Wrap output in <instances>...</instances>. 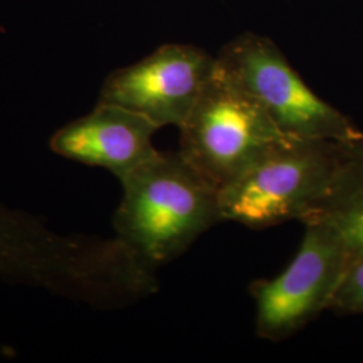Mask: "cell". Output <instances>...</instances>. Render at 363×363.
Returning a JSON list of instances; mask_svg holds the SVG:
<instances>
[{
	"label": "cell",
	"instance_id": "6da1fadb",
	"mask_svg": "<svg viewBox=\"0 0 363 363\" xmlns=\"http://www.w3.org/2000/svg\"><path fill=\"white\" fill-rule=\"evenodd\" d=\"M116 237L151 268L182 256L222 222L220 191L177 152L157 151L123 181Z\"/></svg>",
	"mask_w": 363,
	"mask_h": 363
},
{
	"label": "cell",
	"instance_id": "8992f818",
	"mask_svg": "<svg viewBox=\"0 0 363 363\" xmlns=\"http://www.w3.org/2000/svg\"><path fill=\"white\" fill-rule=\"evenodd\" d=\"M216 65L217 57L193 45H163L142 61L109 74L99 101L132 111L159 130L167 125L179 128Z\"/></svg>",
	"mask_w": 363,
	"mask_h": 363
},
{
	"label": "cell",
	"instance_id": "7a4b0ae2",
	"mask_svg": "<svg viewBox=\"0 0 363 363\" xmlns=\"http://www.w3.org/2000/svg\"><path fill=\"white\" fill-rule=\"evenodd\" d=\"M347 142L286 138L268 148L220 191L222 220L267 229L303 223L323 202Z\"/></svg>",
	"mask_w": 363,
	"mask_h": 363
},
{
	"label": "cell",
	"instance_id": "5b68a950",
	"mask_svg": "<svg viewBox=\"0 0 363 363\" xmlns=\"http://www.w3.org/2000/svg\"><path fill=\"white\" fill-rule=\"evenodd\" d=\"M303 225L306 230L301 244L286 269L249 286L256 304V333L261 339L284 340L328 311L352 259L331 228L315 220Z\"/></svg>",
	"mask_w": 363,
	"mask_h": 363
},
{
	"label": "cell",
	"instance_id": "9c48e42d",
	"mask_svg": "<svg viewBox=\"0 0 363 363\" xmlns=\"http://www.w3.org/2000/svg\"><path fill=\"white\" fill-rule=\"evenodd\" d=\"M328 311L342 316L363 315V256L351 259L331 298Z\"/></svg>",
	"mask_w": 363,
	"mask_h": 363
},
{
	"label": "cell",
	"instance_id": "ba28073f",
	"mask_svg": "<svg viewBox=\"0 0 363 363\" xmlns=\"http://www.w3.org/2000/svg\"><path fill=\"white\" fill-rule=\"evenodd\" d=\"M322 222L339 234L351 257L363 256V132L346 143L328 194L306 222Z\"/></svg>",
	"mask_w": 363,
	"mask_h": 363
},
{
	"label": "cell",
	"instance_id": "277c9868",
	"mask_svg": "<svg viewBox=\"0 0 363 363\" xmlns=\"http://www.w3.org/2000/svg\"><path fill=\"white\" fill-rule=\"evenodd\" d=\"M217 61L286 138L351 142L362 135L312 91L271 39L244 34L228 43Z\"/></svg>",
	"mask_w": 363,
	"mask_h": 363
},
{
	"label": "cell",
	"instance_id": "52a82bcc",
	"mask_svg": "<svg viewBox=\"0 0 363 363\" xmlns=\"http://www.w3.org/2000/svg\"><path fill=\"white\" fill-rule=\"evenodd\" d=\"M156 130L159 128L145 117L99 101L91 113L58 130L50 148L70 160L108 169L123 181L157 152Z\"/></svg>",
	"mask_w": 363,
	"mask_h": 363
},
{
	"label": "cell",
	"instance_id": "3957f363",
	"mask_svg": "<svg viewBox=\"0 0 363 363\" xmlns=\"http://www.w3.org/2000/svg\"><path fill=\"white\" fill-rule=\"evenodd\" d=\"M179 130L181 155L218 191L286 138L218 61Z\"/></svg>",
	"mask_w": 363,
	"mask_h": 363
}]
</instances>
